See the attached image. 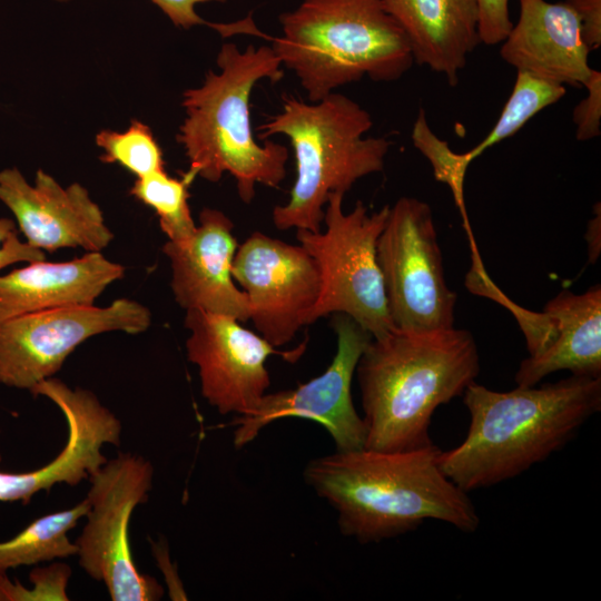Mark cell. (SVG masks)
Returning a JSON list of instances; mask_svg holds the SVG:
<instances>
[{"label":"cell","mask_w":601,"mask_h":601,"mask_svg":"<svg viewBox=\"0 0 601 601\" xmlns=\"http://www.w3.org/2000/svg\"><path fill=\"white\" fill-rule=\"evenodd\" d=\"M343 198L341 193L328 196L324 231L296 230L299 245L315 259L321 274V296L309 323L343 313L372 337H381L395 328L376 258L377 239L390 206L370 214L359 200L349 213H344Z\"/></svg>","instance_id":"7"},{"label":"cell","mask_w":601,"mask_h":601,"mask_svg":"<svg viewBox=\"0 0 601 601\" xmlns=\"http://www.w3.org/2000/svg\"><path fill=\"white\" fill-rule=\"evenodd\" d=\"M96 144L102 150L101 161L118 164L137 178L165 169L159 144L151 129L139 120H132L125 131H99Z\"/></svg>","instance_id":"24"},{"label":"cell","mask_w":601,"mask_h":601,"mask_svg":"<svg viewBox=\"0 0 601 601\" xmlns=\"http://www.w3.org/2000/svg\"><path fill=\"white\" fill-rule=\"evenodd\" d=\"M154 469L142 456L121 453L89 477L87 523L76 540L80 566L104 582L114 601H155L162 587L134 562L129 522L148 500Z\"/></svg>","instance_id":"9"},{"label":"cell","mask_w":601,"mask_h":601,"mask_svg":"<svg viewBox=\"0 0 601 601\" xmlns=\"http://www.w3.org/2000/svg\"><path fill=\"white\" fill-rule=\"evenodd\" d=\"M434 444L403 451H336L309 461L305 482L337 513L343 535L380 542L426 520L473 533L480 516L469 496L441 470Z\"/></svg>","instance_id":"1"},{"label":"cell","mask_w":601,"mask_h":601,"mask_svg":"<svg viewBox=\"0 0 601 601\" xmlns=\"http://www.w3.org/2000/svg\"><path fill=\"white\" fill-rule=\"evenodd\" d=\"M279 23L270 47L312 102L364 77L397 80L414 62L383 0H303Z\"/></svg>","instance_id":"5"},{"label":"cell","mask_w":601,"mask_h":601,"mask_svg":"<svg viewBox=\"0 0 601 601\" xmlns=\"http://www.w3.org/2000/svg\"><path fill=\"white\" fill-rule=\"evenodd\" d=\"M186 351L198 367L200 391L220 414L249 413L267 393L270 378L267 358L277 354L293 361L302 349L280 352L235 317L188 309Z\"/></svg>","instance_id":"13"},{"label":"cell","mask_w":601,"mask_h":601,"mask_svg":"<svg viewBox=\"0 0 601 601\" xmlns=\"http://www.w3.org/2000/svg\"><path fill=\"white\" fill-rule=\"evenodd\" d=\"M355 373L366 428L365 447L403 451L432 444L435 410L462 396L480 373L473 335L455 327L394 328L372 337Z\"/></svg>","instance_id":"3"},{"label":"cell","mask_w":601,"mask_h":601,"mask_svg":"<svg viewBox=\"0 0 601 601\" xmlns=\"http://www.w3.org/2000/svg\"><path fill=\"white\" fill-rule=\"evenodd\" d=\"M565 92L564 86L518 71L512 92L496 124L471 150L454 152L446 141L433 132L423 109L418 111L411 138L414 147L431 162L435 179L451 188L456 205L465 216L463 183L470 162L493 145L513 136L532 117L555 104Z\"/></svg>","instance_id":"21"},{"label":"cell","mask_w":601,"mask_h":601,"mask_svg":"<svg viewBox=\"0 0 601 601\" xmlns=\"http://www.w3.org/2000/svg\"><path fill=\"white\" fill-rule=\"evenodd\" d=\"M231 274L249 303V319L274 347L288 344L306 325L319 299L315 259L302 245L254 231L235 253Z\"/></svg>","instance_id":"12"},{"label":"cell","mask_w":601,"mask_h":601,"mask_svg":"<svg viewBox=\"0 0 601 601\" xmlns=\"http://www.w3.org/2000/svg\"><path fill=\"white\" fill-rule=\"evenodd\" d=\"M600 235H601V210L600 203L594 206V217L589 220L585 233L588 243L590 263H594L600 253Z\"/></svg>","instance_id":"30"},{"label":"cell","mask_w":601,"mask_h":601,"mask_svg":"<svg viewBox=\"0 0 601 601\" xmlns=\"http://www.w3.org/2000/svg\"><path fill=\"white\" fill-rule=\"evenodd\" d=\"M462 396L467 434L440 452L439 465L469 493L513 479L563 449L601 410V376L571 375L508 392L473 382Z\"/></svg>","instance_id":"2"},{"label":"cell","mask_w":601,"mask_h":601,"mask_svg":"<svg viewBox=\"0 0 601 601\" xmlns=\"http://www.w3.org/2000/svg\"><path fill=\"white\" fill-rule=\"evenodd\" d=\"M332 327L336 353L328 367L296 388L266 393L247 414L237 415L234 445L240 449L252 442L268 424L286 417L315 421L332 436L336 451L365 447L366 428L352 400V381L358 359L372 335L352 317L335 313Z\"/></svg>","instance_id":"11"},{"label":"cell","mask_w":601,"mask_h":601,"mask_svg":"<svg viewBox=\"0 0 601 601\" xmlns=\"http://www.w3.org/2000/svg\"><path fill=\"white\" fill-rule=\"evenodd\" d=\"M405 33L414 61L456 86L480 42L476 0H383Z\"/></svg>","instance_id":"20"},{"label":"cell","mask_w":601,"mask_h":601,"mask_svg":"<svg viewBox=\"0 0 601 601\" xmlns=\"http://www.w3.org/2000/svg\"><path fill=\"white\" fill-rule=\"evenodd\" d=\"M588 96L573 110L575 137L580 141L591 140L600 136L601 125V72H592L583 86Z\"/></svg>","instance_id":"25"},{"label":"cell","mask_w":601,"mask_h":601,"mask_svg":"<svg viewBox=\"0 0 601 601\" xmlns=\"http://www.w3.org/2000/svg\"><path fill=\"white\" fill-rule=\"evenodd\" d=\"M546 338L543 348L523 359L515 373L518 386H535L556 371L601 376V286L582 294L560 292L543 312Z\"/></svg>","instance_id":"19"},{"label":"cell","mask_w":601,"mask_h":601,"mask_svg":"<svg viewBox=\"0 0 601 601\" xmlns=\"http://www.w3.org/2000/svg\"><path fill=\"white\" fill-rule=\"evenodd\" d=\"M30 393L45 396L58 406L68 424V440L62 451L40 469L22 473L0 471L1 502L27 504L36 493L49 492L56 484L75 486L89 480L107 462L102 446L120 444V421L92 392L71 388L62 381L49 377Z\"/></svg>","instance_id":"14"},{"label":"cell","mask_w":601,"mask_h":601,"mask_svg":"<svg viewBox=\"0 0 601 601\" xmlns=\"http://www.w3.org/2000/svg\"><path fill=\"white\" fill-rule=\"evenodd\" d=\"M234 224L223 211L204 208L199 224L186 239L167 240L162 252L170 260L171 290L177 304L249 321V303L231 274L237 242Z\"/></svg>","instance_id":"16"},{"label":"cell","mask_w":601,"mask_h":601,"mask_svg":"<svg viewBox=\"0 0 601 601\" xmlns=\"http://www.w3.org/2000/svg\"><path fill=\"white\" fill-rule=\"evenodd\" d=\"M45 252L19 238L12 219L0 218V269L18 263L45 260Z\"/></svg>","instance_id":"27"},{"label":"cell","mask_w":601,"mask_h":601,"mask_svg":"<svg viewBox=\"0 0 601 601\" xmlns=\"http://www.w3.org/2000/svg\"><path fill=\"white\" fill-rule=\"evenodd\" d=\"M58 2H67L70 0H56ZM157 6L176 26L183 29H190L195 26L207 24L196 10V7L207 2H225L226 0H150Z\"/></svg>","instance_id":"28"},{"label":"cell","mask_w":601,"mask_h":601,"mask_svg":"<svg viewBox=\"0 0 601 601\" xmlns=\"http://www.w3.org/2000/svg\"><path fill=\"white\" fill-rule=\"evenodd\" d=\"M376 258L395 328L430 332L454 327L456 294L446 285L427 203L401 197L390 207Z\"/></svg>","instance_id":"8"},{"label":"cell","mask_w":601,"mask_h":601,"mask_svg":"<svg viewBox=\"0 0 601 601\" xmlns=\"http://www.w3.org/2000/svg\"><path fill=\"white\" fill-rule=\"evenodd\" d=\"M0 200L14 215L26 242L43 252H101L114 239L100 207L82 185L63 187L42 169L33 185L16 167L1 170Z\"/></svg>","instance_id":"15"},{"label":"cell","mask_w":601,"mask_h":601,"mask_svg":"<svg viewBox=\"0 0 601 601\" xmlns=\"http://www.w3.org/2000/svg\"><path fill=\"white\" fill-rule=\"evenodd\" d=\"M151 324L142 304L119 298L110 305L63 306L0 323V383L28 390L52 377L81 343L107 332L139 334Z\"/></svg>","instance_id":"10"},{"label":"cell","mask_w":601,"mask_h":601,"mask_svg":"<svg viewBox=\"0 0 601 601\" xmlns=\"http://www.w3.org/2000/svg\"><path fill=\"white\" fill-rule=\"evenodd\" d=\"M371 115L351 98L332 92L305 102L284 96L280 112L258 127L259 138L286 136L293 147L296 178L286 204L273 209L279 230H322L324 208L332 193L345 195L361 178L382 171L392 142L364 135Z\"/></svg>","instance_id":"6"},{"label":"cell","mask_w":601,"mask_h":601,"mask_svg":"<svg viewBox=\"0 0 601 601\" xmlns=\"http://www.w3.org/2000/svg\"><path fill=\"white\" fill-rule=\"evenodd\" d=\"M89 508L86 497L71 509L38 518L12 539L0 542V572L77 555L78 546L69 540L68 532L87 515Z\"/></svg>","instance_id":"22"},{"label":"cell","mask_w":601,"mask_h":601,"mask_svg":"<svg viewBox=\"0 0 601 601\" xmlns=\"http://www.w3.org/2000/svg\"><path fill=\"white\" fill-rule=\"evenodd\" d=\"M125 267L101 252H87L68 262L39 260L0 275V323L35 312L93 305Z\"/></svg>","instance_id":"18"},{"label":"cell","mask_w":601,"mask_h":601,"mask_svg":"<svg viewBox=\"0 0 601 601\" xmlns=\"http://www.w3.org/2000/svg\"><path fill=\"white\" fill-rule=\"evenodd\" d=\"M476 4L480 42L487 46L501 43L513 26L509 0H476Z\"/></svg>","instance_id":"26"},{"label":"cell","mask_w":601,"mask_h":601,"mask_svg":"<svg viewBox=\"0 0 601 601\" xmlns=\"http://www.w3.org/2000/svg\"><path fill=\"white\" fill-rule=\"evenodd\" d=\"M219 71L209 70L201 86L183 93L185 119L177 141L189 171L210 183L230 174L239 198L249 204L257 184L277 187L286 176L288 148L266 139L257 144L250 122V96L262 79L278 81L282 63L272 47L249 45L243 51L233 42L221 46Z\"/></svg>","instance_id":"4"},{"label":"cell","mask_w":601,"mask_h":601,"mask_svg":"<svg viewBox=\"0 0 601 601\" xmlns=\"http://www.w3.org/2000/svg\"><path fill=\"white\" fill-rule=\"evenodd\" d=\"M195 178L189 171L174 178L164 169L138 177L130 188L131 196L155 210L168 240L186 239L196 229L188 206V187Z\"/></svg>","instance_id":"23"},{"label":"cell","mask_w":601,"mask_h":601,"mask_svg":"<svg viewBox=\"0 0 601 601\" xmlns=\"http://www.w3.org/2000/svg\"><path fill=\"white\" fill-rule=\"evenodd\" d=\"M501 43L506 63L549 82L583 87L592 72L580 20L566 2L520 0L519 20Z\"/></svg>","instance_id":"17"},{"label":"cell","mask_w":601,"mask_h":601,"mask_svg":"<svg viewBox=\"0 0 601 601\" xmlns=\"http://www.w3.org/2000/svg\"><path fill=\"white\" fill-rule=\"evenodd\" d=\"M580 20L581 32L589 50L601 46V0H566Z\"/></svg>","instance_id":"29"}]
</instances>
